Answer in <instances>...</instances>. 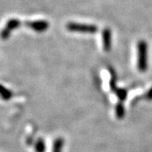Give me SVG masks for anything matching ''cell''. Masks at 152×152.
Listing matches in <instances>:
<instances>
[{"mask_svg":"<svg viewBox=\"0 0 152 152\" xmlns=\"http://www.w3.org/2000/svg\"><path fill=\"white\" fill-rule=\"evenodd\" d=\"M138 69L144 72L147 69V44L145 41H140L138 44Z\"/></svg>","mask_w":152,"mask_h":152,"instance_id":"6da1fadb","label":"cell"},{"mask_svg":"<svg viewBox=\"0 0 152 152\" xmlns=\"http://www.w3.org/2000/svg\"><path fill=\"white\" fill-rule=\"evenodd\" d=\"M66 27L70 31L84 33H95L98 31L96 26L94 25H87V24H80V23H75L69 22L66 25Z\"/></svg>","mask_w":152,"mask_h":152,"instance_id":"7a4b0ae2","label":"cell"},{"mask_svg":"<svg viewBox=\"0 0 152 152\" xmlns=\"http://www.w3.org/2000/svg\"><path fill=\"white\" fill-rule=\"evenodd\" d=\"M102 40H103V48L106 52H108L112 46V31L109 28L104 29L102 32Z\"/></svg>","mask_w":152,"mask_h":152,"instance_id":"3957f363","label":"cell"},{"mask_svg":"<svg viewBox=\"0 0 152 152\" xmlns=\"http://www.w3.org/2000/svg\"><path fill=\"white\" fill-rule=\"evenodd\" d=\"M30 26V27L32 28L33 30L37 31H44L48 28V22L45 21V20H40V21L30 22L28 24Z\"/></svg>","mask_w":152,"mask_h":152,"instance_id":"277c9868","label":"cell"},{"mask_svg":"<svg viewBox=\"0 0 152 152\" xmlns=\"http://www.w3.org/2000/svg\"><path fill=\"white\" fill-rule=\"evenodd\" d=\"M0 97L4 101H9L13 97V92L3 85H0Z\"/></svg>","mask_w":152,"mask_h":152,"instance_id":"5b68a950","label":"cell"},{"mask_svg":"<svg viewBox=\"0 0 152 152\" xmlns=\"http://www.w3.org/2000/svg\"><path fill=\"white\" fill-rule=\"evenodd\" d=\"M45 143L42 139H38L36 144H35V150L37 152H44L45 151Z\"/></svg>","mask_w":152,"mask_h":152,"instance_id":"8992f818","label":"cell"},{"mask_svg":"<svg viewBox=\"0 0 152 152\" xmlns=\"http://www.w3.org/2000/svg\"><path fill=\"white\" fill-rule=\"evenodd\" d=\"M63 140L62 139H58L56 140L53 145V152H61L62 151V147H63Z\"/></svg>","mask_w":152,"mask_h":152,"instance_id":"52a82bcc","label":"cell"},{"mask_svg":"<svg viewBox=\"0 0 152 152\" xmlns=\"http://www.w3.org/2000/svg\"><path fill=\"white\" fill-rule=\"evenodd\" d=\"M117 115L118 118H122L124 116V108H123V106H118L117 107Z\"/></svg>","mask_w":152,"mask_h":152,"instance_id":"ba28073f","label":"cell"},{"mask_svg":"<svg viewBox=\"0 0 152 152\" xmlns=\"http://www.w3.org/2000/svg\"><path fill=\"white\" fill-rule=\"evenodd\" d=\"M148 96L149 99H152V89L150 91V92L148 93V96Z\"/></svg>","mask_w":152,"mask_h":152,"instance_id":"9c48e42d","label":"cell"}]
</instances>
